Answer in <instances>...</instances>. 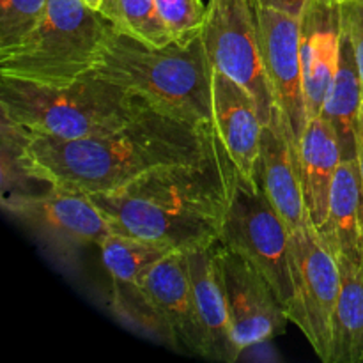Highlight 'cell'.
Instances as JSON below:
<instances>
[{
    "label": "cell",
    "mask_w": 363,
    "mask_h": 363,
    "mask_svg": "<svg viewBox=\"0 0 363 363\" xmlns=\"http://www.w3.org/2000/svg\"><path fill=\"white\" fill-rule=\"evenodd\" d=\"M234 176L236 167L216 135L213 147L199 158L160 167L117 190L89 197L112 233L190 252L220 241Z\"/></svg>",
    "instance_id": "2"
},
{
    "label": "cell",
    "mask_w": 363,
    "mask_h": 363,
    "mask_svg": "<svg viewBox=\"0 0 363 363\" xmlns=\"http://www.w3.org/2000/svg\"><path fill=\"white\" fill-rule=\"evenodd\" d=\"M48 0H0V50L9 48L38 27Z\"/></svg>",
    "instance_id": "23"
},
{
    "label": "cell",
    "mask_w": 363,
    "mask_h": 363,
    "mask_svg": "<svg viewBox=\"0 0 363 363\" xmlns=\"http://www.w3.org/2000/svg\"><path fill=\"white\" fill-rule=\"evenodd\" d=\"M91 73L144 99L156 112L194 126H213V66L201 38L188 45L149 46L110 25Z\"/></svg>",
    "instance_id": "3"
},
{
    "label": "cell",
    "mask_w": 363,
    "mask_h": 363,
    "mask_svg": "<svg viewBox=\"0 0 363 363\" xmlns=\"http://www.w3.org/2000/svg\"><path fill=\"white\" fill-rule=\"evenodd\" d=\"M142 296L156 339L204 358V340L195 314L184 252H172L149 269L142 284Z\"/></svg>",
    "instance_id": "12"
},
{
    "label": "cell",
    "mask_w": 363,
    "mask_h": 363,
    "mask_svg": "<svg viewBox=\"0 0 363 363\" xmlns=\"http://www.w3.org/2000/svg\"><path fill=\"white\" fill-rule=\"evenodd\" d=\"M259 183L282 216L289 233H296L307 222L308 215L301 190L298 156L277 106H273L269 123L262 128Z\"/></svg>",
    "instance_id": "15"
},
{
    "label": "cell",
    "mask_w": 363,
    "mask_h": 363,
    "mask_svg": "<svg viewBox=\"0 0 363 363\" xmlns=\"http://www.w3.org/2000/svg\"><path fill=\"white\" fill-rule=\"evenodd\" d=\"M362 261H363V257H362Z\"/></svg>",
    "instance_id": "30"
},
{
    "label": "cell",
    "mask_w": 363,
    "mask_h": 363,
    "mask_svg": "<svg viewBox=\"0 0 363 363\" xmlns=\"http://www.w3.org/2000/svg\"><path fill=\"white\" fill-rule=\"evenodd\" d=\"M308 0H259L257 6L262 7H272V9L282 11V13L291 14V16L300 18L301 11H303L305 4Z\"/></svg>",
    "instance_id": "26"
},
{
    "label": "cell",
    "mask_w": 363,
    "mask_h": 363,
    "mask_svg": "<svg viewBox=\"0 0 363 363\" xmlns=\"http://www.w3.org/2000/svg\"><path fill=\"white\" fill-rule=\"evenodd\" d=\"M156 7L174 43L188 45L201 38L208 9L202 0H156Z\"/></svg>",
    "instance_id": "24"
},
{
    "label": "cell",
    "mask_w": 363,
    "mask_h": 363,
    "mask_svg": "<svg viewBox=\"0 0 363 363\" xmlns=\"http://www.w3.org/2000/svg\"><path fill=\"white\" fill-rule=\"evenodd\" d=\"M103 266L112 280V289H128L144 284L149 269L172 254L174 248L160 241L112 233L101 245Z\"/></svg>",
    "instance_id": "21"
},
{
    "label": "cell",
    "mask_w": 363,
    "mask_h": 363,
    "mask_svg": "<svg viewBox=\"0 0 363 363\" xmlns=\"http://www.w3.org/2000/svg\"><path fill=\"white\" fill-rule=\"evenodd\" d=\"M340 293L333 314L332 363L363 362V261L339 257Z\"/></svg>",
    "instance_id": "20"
},
{
    "label": "cell",
    "mask_w": 363,
    "mask_h": 363,
    "mask_svg": "<svg viewBox=\"0 0 363 363\" xmlns=\"http://www.w3.org/2000/svg\"><path fill=\"white\" fill-rule=\"evenodd\" d=\"M340 39V0H308L300 14V55L308 119L323 112L339 67Z\"/></svg>",
    "instance_id": "13"
},
{
    "label": "cell",
    "mask_w": 363,
    "mask_h": 363,
    "mask_svg": "<svg viewBox=\"0 0 363 363\" xmlns=\"http://www.w3.org/2000/svg\"><path fill=\"white\" fill-rule=\"evenodd\" d=\"M213 254L238 347L245 351L282 332L289 318L268 280L220 241Z\"/></svg>",
    "instance_id": "11"
},
{
    "label": "cell",
    "mask_w": 363,
    "mask_h": 363,
    "mask_svg": "<svg viewBox=\"0 0 363 363\" xmlns=\"http://www.w3.org/2000/svg\"><path fill=\"white\" fill-rule=\"evenodd\" d=\"M291 248L298 305L294 325L315 354L332 363L333 314L340 293L339 262L311 220L291 233Z\"/></svg>",
    "instance_id": "8"
},
{
    "label": "cell",
    "mask_w": 363,
    "mask_h": 363,
    "mask_svg": "<svg viewBox=\"0 0 363 363\" xmlns=\"http://www.w3.org/2000/svg\"><path fill=\"white\" fill-rule=\"evenodd\" d=\"M335 259L363 257V186L358 160H342L333 179L328 215L318 229Z\"/></svg>",
    "instance_id": "18"
},
{
    "label": "cell",
    "mask_w": 363,
    "mask_h": 363,
    "mask_svg": "<svg viewBox=\"0 0 363 363\" xmlns=\"http://www.w3.org/2000/svg\"><path fill=\"white\" fill-rule=\"evenodd\" d=\"M340 6L342 27L351 39L363 82V0H340Z\"/></svg>",
    "instance_id": "25"
},
{
    "label": "cell",
    "mask_w": 363,
    "mask_h": 363,
    "mask_svg": "<svg viewBox=\"0 0 363 363\" xmlns=\"http://www.w3.org/2000/svg\"><path fill=\"white\" fill-rule=\"evenodd\" d=\"M0 105L9 126L60 140L116 133L156 112L144 99L94 73L62 85L0 77Z\"/></svg>",
    "instance_id": "4"
},
{
    "label": "cell",
    "mask_w": 363,
    "mask_h": 363,
    "mask_svg": "<svg viewBox=\"0 0 363 363\" xmlns=\"http://www.w3.org/2000/svg\"><path fill=\"white\" fill-rule=\"evenodd\" d=\"M358 169H360V177H362V186H363V110L360 117V128H358Z\"/></svg>",
    "instance_id": "27"
},
{
    "label": "cell",
    "mask_w": 363,
    "mask_h": 363,
    "mask_svg": "<svg viewBox=\"0 0 363 363\" xmlns=\"http://www.w3.org/2000/svg\"><path fill=\"white\" fill-rule=\"evenodd\" d=\"M340 162L342 152L332 124L323 116L308 119L298 147V170L305 209L315 229L325 223L328 215L330 194Z\"/></svg>",
    "instance_id": "17"
},
{
    "label": "cell",
    "mask_w": 363,
    "mask_h": 363,
    "mask_svg": "<svg viewBox=\"0 0 363 363\" xmlns=\"http://www.w3.org/2000/svg\"><path fill=\"white\" fill-rule=\"evenodd\" d=\"M4 151L23 177L85 195L105 194L172 163L206 155L216 140L213 126H194L151 112L108 135L60 140L23 133L2 123Z\"/></svg>",
    "instance_id": "1"
},
{
    "label": "cell",
    "mask_w": 363,
    "mask_h": 363,
    "mask_svg": "<svg viewBox=\"0 0 363 363\" xmlns=\"http://www.w3.org/2000/svg\"><path fill=\"white\" fill-rule=\"evenodd\" d=\"M201 39L211 66L250 92L262 124H268L275 103L264 71L255 7L248 0H209Z\"/></svg>",
    "instance_id": "7"
},
{
    "label": "cell",
    "mask_w": 363,
    "mask_h": 363,
    "mask_svg": "<svg viewBox=\"0 0 363 363\" xmlns=\"http://www.w3.org/2000/svg\"><path fill=\"white\" fill-rule=\"evenodd\" d=\"M248 2H250V6H252V7H257V2H259V0H248Z\"/></svg>",
    "instance_id": "29"
},
{
    "label": "cell",
    "mask_w": 363,
    "mask_h": 363,
    "mask_svg": "<svg viewBox=\"0 0 363 363\" xmlns=\"http://www.w3.org/2000/svg\"><path fill=\"white\" fill-rule=\"evenodd\" d=\"M259 43L273 103L286 124L298 156L301 135L308 124L303 67L300 55V18L272 7H255Z\"/></svg>",
    "instance_id": "10"
},
{
    "label": "cell",
    "mask_w": 363,
    "mask_h": 363,
    "mask_svg": "<svg viewBox=\"0 0 363 363\" xmlns=\"http://www.w3.org/2000/svg\"><path fill=\"white\" fill-rule=\"evenodd\" d=\"M362 110L363 82L360 67L350 35L342 27L339 67L321 112L335 131L342 160H357Z\"/></svg>",
    "instance_id": "19"
},
{
    "label": "cell",
    "mask_w": 363,
    "mask_h": 363,
    "mask_svg": "<svg viewBox=\"0 0 363 363\" xmlns=\"http://www.w3.org/2000/svg\"><path fill=\"white\" fill-rule=\"evenodd\" d=\"M213 247L184 252V255L194 294L195 314L204 340V358L233 363L243 351L234 340Z\"/></svg>",
    "instance_id": "16"
},
{
    "label": "cell",
    "mask_w": 363,
    "mask_h": 363,
    "mask_svg": "<svg viewBox=\"0 0 363 363\" xmlns=\"http://www.w3.org/2000/svg\"><path fill=\"white\" fill-rule=\"evenodd\" d=\"M110 23L84 0H48L34 30L0 50V77L30 84H71L94 69Z\"/></svg>",
    "instance_id": "5"
},
{
    "label": "cell",
    "mask_w": 363,
    "mask_h": 363,
    "mask_svg": "<svg viewBox=\"0 0 363 363\" xmlns=\"http://www.w3.org/2000/svg\"><path fill=\"white\" fill-rule=\"evenodd\" d=\"M213 128L247 183H259L262 124L254 98L238 82L213 67Z\"/></svg>",
    "instance_id": "14"
},
{
    "label": "cell",
    "mask_w": 363,
    "mask_h": 363,
    "mask_svg": "<svg viewBox=\"0 0 363 363\" xmlns=\"http://www.w3.org/2000/svg\"><path fill=\"white\" fill-rule=\"evenodd\" d=\"M220 243L241 255L268 280L289 321H296L291 233L261 183H247L238 170Z\"/></svg>",
    "instance_id": "6"
},
{
    "label": "cell",
    "mask_w": 363,
    "mask_h": 363,
    "mask_svg": "<svg viewBox=\"0 0 363 363\" xmlns=\"http://www.w3.org/2000/svg\"><path fill=\"white\" fill-rule=\"evenodd\" d=\"M84 2L87 4V6L91 7V9L98 11V7H99V4H101V0H84Z\"/></svg>",
    "instance_id": "28"
},
{
    "label": "cell",
    "mask_w": 363,
    "mask_h": 363,
    "mask_svg": "<svg viewBox=\"0 0 363 363\" xmlns=\"http://www.w3.org/2000/svg\"><path fill=\"white\" fill-rule=\"evenodd\" d=\"M4 209L55 250L99 245L112 234L108 220L89 195L50 186L45 194L13 191Z\"/></svg>",
    "instance_id": "9"
},
{
    "label": "cell",
    "mask_w": 363,
    "mask_h": 363,
    "mask_svg": "<svg viewBox=\"0 0 363 363\" xmlns=\"http://www.w3.org/2000/svg\"><path fill=\"white\" fill-rule=\"evenodd\" d=\"M98 13L112 25L113 30L145 45L163 46L172 43V35L158 13L156 0H101Z\"/></svg>",
    "instance_id": "22"
}]
</instances>
